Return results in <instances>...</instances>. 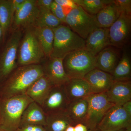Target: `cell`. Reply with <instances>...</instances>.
<instances>
[{"label":"cell","mask_w":131,"mask_h":131,"mask_svg":"<svg viewBox=\"0 0 131 131\" xmlns=\"http://www.w3.org/2000/svg\"><path fill=\"white\" fill-rule=\"evenodd\" d=\"M26 0H12V6L14 12L16 9L25 2Z\"/></svg>","instance_id":"cell-34"},{"label":"cell","mask_w":131,"mask_h":131,"mask_svg":"<svg viewBox=\"0 0 131 131\" xmlns=\"http://www.w3.org/2000/svg\"><path fill=\"white\" fill-rule=\"evenodd\" d=\"M111 75L114 81H131V60L126 51H123L119 62Z\"/></svg>","instance_id":"cell-25"},{"label":"cell","mask_w":131,"mask_h":131,"mask_svg":"<svg viewBox=\"0 0 131 131\" xmlns=\"http://www.w3.org/2000/svg\"><path fill=\"white\" fill-rule=\"evenodd\" d=\"M39 13L36 0H26L15 12L13 17L15 26L17 27L33 26Z\"/></svg>","instance_id":"cell-13"},{"label":"cell","mask_w":131,"mask_h":131,"mask_svg":"<svg viewBox=\"0 0 131 131\" xmlns=\"http://www.w3.org/2000/svg\"><path fill=\"white\" fill-rule=\"evenodd\" d=\"M118 49L109 46L98 53L96 56V68L111 74L121 57Z\"/></svg>","instance_id":"cell-17"},{"label":"cell","mask_w":131,"mask_h":131,"mask_svg":"<svg viewBox=\"0 0 131 131\" xmlns=\"http://www.w3.org/2000/svg\"><path fill=\"white\" fill-rule=\"evenodd\" d=\"M40 64L23 66L18 68L6 82L1 93V98L25 94L32 84L43 75Z\"/></svg>","instance_id":"cell-1"},{"label":"cell","mask_w":131,"mask_h":131,"mask_svg":"<svg viewBox=\"0 0 131 131\" xmlns=\"http://www.w3.org/2000/svg\"><path fill=\"white\" fill-rule=\"evenodd\" d=\"M70 125H73L64 110L47 115L44 127L47 131H64Z\"/></svg>","instance_id":"cell-23"},{"label":"cell","mask_w":131,"mask_h":131,"mask_svg":"<svg viewBox=\"0 0 131 131\" xmlns=\"http://www.w3.org/2000/svg\"><path fill=\"white\" fill-rule=\"evenodd\" d=\"M122 106L126 112L131 116V101L126 102Z\"/></svg>","instance_id":"cell-36"},{"label":"cell","mask_w":131,"mask_h":131,"mask_svg":"<svg viewBox=\"0 0 131 131\" xmlns=\"http://www.w3.org/2000/svg\"><path fill=\"white\" fill-rule=\"evenodd\" d=\"M52 87L48 79L43 75L31 85L25 94L41 106Z\"/></svg>","instance_id":"cell-20"},{"label":"cell","mask_w":131,"mask_h":131,"mask_svg":"<svg viewBox=\"0 0 131 131\" xmlns=\"http://www.w3.org/2000/svg\"><path fill=\"white\" fill-rule=\"evenodd\" d=\"M42 65L44 75L53 86H64L70 80L64 71L62 59L48 58Z\"/></svg>","instance_id":"cell-12"},{"label":"cell","mask_w":131,"mask_h":131,"mask_svg":"<svg viewBox=\"0 0 131 131\" xmlns=\"http://www.w3.org/2000/svg\"><path fill=\"white\" fill-rule=\"evenodd\" d=\"M126 131H131V126L127 128Z\"/></svg>","instance_id":"cell-40"},{"label":"cell","mask_w":131,"mask_h":131,"mask_svg":"<svg viewBox=\"0 0 131 131\" xmlns=\"http://www.w3.org/2000/svg\"><path fill=\"white\" fill-rule=\"evenodd\" d=\"M53 1L52 0H36V3L39 8L50 10L51 6Z\"/></svg>","instance_id":"cell-32"},{"label":"cell","mask_w":131,"mask_h":131,"mask_svg":"<svg viewBox=\"0 0 131 131\" xmlns=\"http://www.w3.org/2000/svg\"><path fill=\"white\" fill-rule=\"evenodd\" d=\"M64 87L70 102L86 98L92 94L89 84L84 79H70Z\"/></svg>","instance_id":"cell-19"},{"label":"cell","mask_w":131,"mask_h":131,"mask_svg":"<svg viewBox=\"0 0 131 131\" xmlns=\"http://www.w3.org/2000/svg\"><path fill=\"white\" fill-rule=\"evenodd\" d=\"M65 24L84 40L92 32L100 28L96 21V16L89 14L79 6L71 9L66 15Z\"/></svg>","instance_id":"cell-5"},{"label":"cell","mask_w":131,"mask_h":131,"mask_svg":"<svg viewBox=\"0 0 131 131\" xmlns=\"http://www.w3.org/2000/svg\"><path fill=\"white\" fill-rule=\"evenodd\" d=\"M53 30L54 43L50 57L63 59L70 52L85 49V40L68 26L62 24L53 28Z\"/></svg>","instance_id":"cell-3"},{"label":"cell","mask_w":131,"mask_h":131,"mask_svg":"<svg viewBox=\"0 0 131 131\" xmlns=\"http://www.w3.org/2000/svg\"><path fill=\"white\" fill-rule=\"evenodd\" d=\"M131 126V116L122 106L110 108L98 124L97 128L101 131H118Z\"/></svg>","instance_id":"cell-9"},{"label":"cell","mask_w":131,"mask_h":131,"mask_svg":"<svg viewBox=\"0 0 131 131\" xmlns=\"http://www.w3.org/2000/svg\"><path fill=\"white\" fill-rule=\"evenodd\" d=\"M121 13L131 15V0H114Z\"/></svg>","instance_id":"cell-30"},{"label":"cell","mask_w":131,"mask_h":131,"mask_svg":"<svg viewBox=\"0 0 131 131\" xmlns=\"http://www.w3.org/2000/svg\"><path fill=\"white\" fill-rule=\"evenodd\" d=\"M85 49L94 56L110 46L109 28H99L92 32L85 39Z\"/></svg>","instance_id":"cell-16"},{"label":"cell","mask_w":131,"mask_h":131,"mask_svg":"<svg viewBox=\"0 0 131 131\" xmlns=\"http://www.w3.org/2000/svg\"><path fill=\"white\" fill-rule=\"evenodd\" d=\"M50 10L52 14L63 24L65 23L66 15L64 12L63 7L53 1L51 6Z\"/></svg>","instance_id":"cell-29"},{"label":"cell","mask_w":131,"mask_h":131,"mask_svg":"<svg viewBox=\"0 0 131 131\" xmlns=\"http://www.w3.org/2000/svg\"><path fill=\"white\" fill-rule=\"evenodd\" d=\"M83 79L89 84L92 94L106 93L114 82L111 74L96 68L87 74Z\"/></svg>","instance_id":"cell-14"},{"label":"cell","mask_w":131,"mask_h":131,"mask_svg":"<svg viewBox=\"0 0 131 131\" xmlns=\"http://www.w3.org/2000/svg\"><path fill=\"white\" fill-rule=\"evenodd\" d=\"M19 49L18 62L21 66L38 64L46 57L33 30L26 31Z\"/></svg>","instance_id":"cell-6"},{"label":"cell","mask_w":131,"mask_h":131,"mask_svg":"<svg viewBox=\"0 0 131 131\" xmlns=\"http://www.w3.org/2000/svg\"><path fill=\"white\" fill-rule=\"evenodd\" d=\"M0 131H5V130H3V129H1V128H0Z\"/></svg>","instance_id":"cell-41"},{"label":"cell","mask_w":131,"mask_h":131,"mask_svg":"<svg viewBox=\"0 0 131 131\" xmlns=\"http://www.w3.org/2000/svg\"><path fill=\"white\" fill-rule=\"evenodd\" d=\"M70 102L64 86H53L41 106L48 115L66 110Z\"/></svg>","instance_id":"cell-11"},{"label":"cell","mask_w":131,"mask_h":131,"mask_svg":"<svg viewBox=\"0 0 131 131\" xmlns=\"http://www.w3.org/2000/svg\"><path fill=\"white\" fill-rule=\"evenodd\" d=\"M54 1L63 7L67 6L74 9L78 6L75 3L73 0H54Z\"/></svg>","instance_id":"cell-33"},{"label":"cell","mask_w":131,"mask_h":131,"mask_svg":"<svg viewBox=\"0 0 131 131\" xmlns=\"http://www.w3.org/2000/svg\"><path fill=\"white\" fill-rule=\"evenodd\" d=\"M86 98L89 106L84 124L90 130L97 128L108 110L115 105L108 100L105 93L91 94Z\"/></svg>","instance_id":"cell-7"},{"label":"cell","mask_w":131,"mask_h":131,"mask_svg":"<svg viewBox=\"0 0 131 131\" xmlns=\"http://www.w3.org/2000/svg\"><path fill=\"white\" fill-rule=\"evenodd\" d=\"M76 5L81 7L89 14L96 15L106 6L113 0H73Z\"/></svg>","instance_id":"cell-28"},{"label":"cell","mask_w":131,"mask_h":131,"mask_svg":"<svg viewBox=\"0 0 131 131\" xmlns=\"http://www.w3.org/2000/svg\"><path fill=\"white\" fill-rule=\"evenodd\" d=\"M2 30L1 27L0 26V41H1V38L2 36Z\"/></svg>","instance_id":"cell-39"},{"label":"cell","mask_w":131,"mask_h":131,"mask_svg":"<svg viewBox=\"0 0 131 131\" xmlns=\"http://www.w3.org/2000/svg\"><path fill=\"white\" fill-rule=\"evenodd\" d=\"M39 13L34 25V27L54 28L63 24L52 14L50 10L39 8Z\"/></svg>","instance_id":"cell-27"},{"label":"cell","mask_w":131,"mask_h":131,"mask_svg":"<svg viewBox=\"0 0 131 131\" xmlns=\"http://www.w3.org/2000/svg\"><path fill=\"white\" fill-rule=\"evenodd\" d=\"M33 101L26 94L1 98L0 128L5 131H16L24 110Z\"/></svg>","instance_id":"cell-2"},{"label":"cell","mask_w":131,"mask_h":131,"mask_svg":"<svg viewBox=\"0 0 131 131\" xmlns=\"http://www.w3.org/2000/svg\"><path fill=\"white\" fill-rule=\"evenodd\" d=\"M107 100L114 105L122 106L131 101V81H114L106 92Z\"/></svg>","instance_id":"cell-15"},{"label":"cell","mask_w":131,"mask_h":131,"mask_svg":"<svg viewBox=\"0 0 131 131\" xmlns=\"http://www.w3.org/2000/svg\"><path fill=\"white\" fill-rule=\"evenodd\" d=\"M47 115L41 106L33 101L24 110L21 116L19 127L30 125L45 126Z\"/></svg>","instance_id":"cell-18"},{"label":"cell","mask_w":131,"mask_h":131,"mask_svg":"<svg viewBox=\"0 0 131 131\" xmlns=\"http://www.w3.org/2000/svg\"><path fill=\"white\" fill-rule=\"evenodd\" d=\"M88 106L86 98L72 101L69 103L66 111L74 126L80 123L84 124Z\"/></svg>","instance_id":"cell-21"},{"label":"cell","mask_w":131,"mask_h":131,"mask_svg":"<svg viewBox=\"0 0 131 131\" xmlns=\"http://www.w3.org/2000/svg\"><path fill=\"white\" fill-rule=\"evenodd\" d=\"M64 131H75L74 126L72 125H70Z\"/></svg>","instance_id":"cell-37"},{"label":"cell","mask_w":131,"mask_h":131,"mask_svg":"<svg viewBox=\"0 0 131 131\" xmlns=\"http://www.w3.org/2000/svg\"><path fill=\"white\" fill-rule=\"evenodd\" d=\"M14 14L12 0H0V26L3 36L9 30Z\"/></svg>","instance_id":"cell-26"},{"label":"cell","mask_w":131,"mask_h":131,"mask_svg":"<svg viewBox=\"0 0 131 131\" xmlns=\"http://www.w3.org/2000/svg\"><path fill=\"white\" fill-rule=\"evenodd\" d=\"M22 33L19 30L12 34L0 57V80L7 77L16 66V59Z\"/></svg>","instance_id":"cell-8"},{"label":"cell","mask_w":131,"mask_h":131,"mask_svg":"<svg viewBox=\"0 0 131 131\" xmlns=\"http://www.w3.org/2000/svg\"><path fill=\"white\" fill-rule=\"evenodd\" d=\"M16 131H47L44 126L30 125L19 127Z\"/></svg>","instance_id":"cell-31"},{"label":"cell","mask_w":131,"mask_h":131,"mask_svg":"<svg viewBox=\"0 0 131 131\" xmlns=\"http://www.w3.org/2000/svg\"><path fill=\"white\" fill-rule=\"evenodd\" d=\"M96 56L85 49L69 53L63 59L66 73L70 79H83L96 68Z\"/></svg>","instance_id":"cell-4"},{"label":"cell","mask_w":131,"mask_h":131,"mask_svg":"<svg viewBox=\"0 0 131 131\" xmlns=\"http://www.w3.org/2000/svg\"><path fill=\"white\" fill-rule=\"evenodd\" d=\"M75 131H89L86 126L84 124H78L74 126Z\"/></svg>","instance_id":"cell-35"},{"label":"cell","mask_w":131,"mask_h":131,"mask_svg":"<svg viewBox=\"0 0 131 131\" xmlns=\"http://www.w3.org/2000/svg\"><path fill=\"white\" fill-rule=\"evenodd\" d=\"M121 12L114 1L98 12L96 21L100 28H109L118 19Z\"/></svg>","instance_id":"cell-22"},{"label":"cell","mask_w":131,"mask_h":131,"mask_svg":"<svg viewBox=\"0 0 131 131\" xmlns=\"http://www.w3.org/2000/svg\"><path fill=\"white\" fill-rule=\"evenodd\" d=\"M126 129H123L122 130H120L118 131H126ZM89 131H101L100 129H98V128H96L95 129H93V130H89Z\"/></svg>","instance_id":"cell-38"},{"label":"cell","mask_w":131,"mask_h":131,"mask_svg":"<svg viewBox=\"0 0 131 131\" xmlns=\"http://www.w3.org/2000/svg\"><path fill=\"white\" fill-rule=\"evenodd\" d=\"M131 29V15L121 13L109 28L110 46L121 48L129 41Z\"/></svg>","instance_id":"cell-10"},{"label":"cell","mask_w":131,"mask_h":131,"mask_svg":"<svg viewBox=\"0 0 131 131\" xmlns=\"http://www.w3.org/2000/svg\"><path fill=\"white\" fill-rule=\"evenodd\" d=\"M34 32L46 57L50 58L53 49L54 33L53 28L34 27Z\"/></svg>","instance_id":"cell-24"}]
</instances>
